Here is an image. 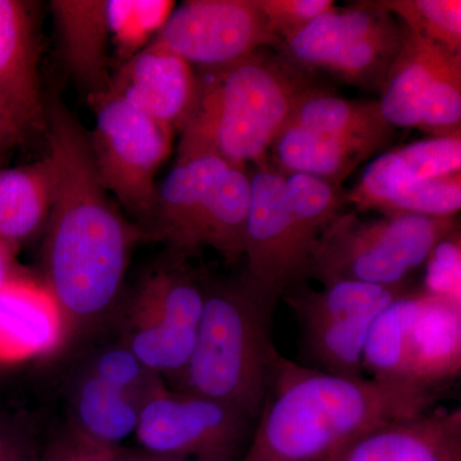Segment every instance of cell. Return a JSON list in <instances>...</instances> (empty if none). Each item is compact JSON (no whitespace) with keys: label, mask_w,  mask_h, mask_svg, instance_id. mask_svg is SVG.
I'll return each instance as SVG.
<instances>
[{"label":"cell","mask_w":461,"mask_h":461,"mask_svg":"<svg viewBox=\"0 0 461 461\" xmlns=\"http://www.w3.org/2000/svg\"><path fill=\"white\" fill-rule=\"evenodd\" d=\"M153 41L200 69L232 65L263 47H281L254 0H187L176 5Z\"/></svg>","instance_id":"10"},{"label":"cell","mask_w":461,"mask_h":461,"mask_svg":"<svg viewBox=\"0 0 461 461\" xmlns=\"http://www.w3.org/2000/svg\"><path fill=\"white\" fill-rule=\"evenodd\" d=\"M32 129L20 109L0 93V165L12 150L25 141Z\"/></svg>","instance_id":"34"},{"label":"cell","mask_w":461,"mask_h":461,"mask_svg":"<svg viewBox=\"0 0 461 461\" xmlns=\"http://www.w3.org/2000/svg\"><path fill=\"white\" fill-rule=\"evenodd\" d=\"M378 5L402 21V26L461 54L460 0H378Z\"/></svg>","instance_id":"29"},{"label":"cell","mask_w":461,"mask_h":461,"mask_svg":"<svg viewBox=\"0 0 461 461\" xmlns=\"http://www.w3.org/2000/svg\"><path fill=\"white\" fill-rule=\"evenodd\" d=\"M17 253V248L0 240V290L27 275L25 269L18 264Z\"/></svg>","instance_id":"36"},{"label":"cell","mask_w":461,"mask_h":461,"mask_svg":"<svg viewBox=\"0 0 461 461\" xmlns=\"http://www.w3.org/2000/svg\"><path fill=\"white\" fill-rule=\"evenodd\" d=\"M461 373V304L421 291L409 335L406 381L445 386Z\"/></svg>","instance_id":"19"},{"label":"cell","mask_w":461,"mask_h":461,"mask_svg":"<svg viewBox=\"0 0 461 461\" xmlns=\"http://www.w3.org/2000/svg\"><path fill=\"white\" fill-rule=\"evenodd\" d=\"M87 371L144 402L163 384L160 375L145 366L126 345L113 346L96 355Z\"/></svg>","instance_id":"31"},{"label":"cell","mask_w":461,"mask_h":461,"mask_svg":"<svg viewBox=\"0 0 461 461\" xmlns=\"http://www.w3.org/2000/svg\"><path fill=\"white\" fill-rule=\"evenodd\" d=\"M204 309L177 391L206 397L256 426L282 355L272 339L275 306L240 278L203 280Z\"/></svg>","instance_id":"4"},{"label":"cell","mask_w":461,"mask_h":461,"mask_svg":"<svg viewBox=\"0 0 461 461\" xmlns=\"http://www.w3.org/2000/svg\"><path fill=\"white\" fill-rule=\"evenodd\" d=\"M411 291L409 285L336 281L321 290L302 285L282 299L295 313L306 351L321 372L362 378L364 345L373 321L393 300Z\"/></svg>","instance_id":"6"},{"label":"cell","mask_w":461,"mask_h":461,"mask_svg":"<svg viewBox=\"0 0 461 461\" xmlns=\"http://www.w3.org/2000/svg\"><path fill=\"white\" fill-rule=\"evenodd\" d=\"M175 7L171 0H107L111 44L121 62L153 42Z\"/></svg>","instance_id":"28"},{"label":"cell","mask_w":461,"mask_h":461,"mask_svg":"<svg viewBox=\"0 0 461 461\" xmlns=\"http://www.w3.org/2000/svg\"><path fill=\"white\" fill-rule=\"evenodd\" d=\"M245 258L241 276L268 304L311 280L312 254L318 240L291 211L285 175L267 158L250 172Z\"/></svg>","instance_id":"8"},{"label":"cell","mask_w":461,"mask_h":461,"mask_svg":"<svg viewBox=\"0 0 461 461\" xmlns=\"http://www.w3.org/2000/svg\"><path fill=\"white\" fill-rule=\"evenodd\" d=\"M459 230L455 217L397 214L362 220L341 213L324 230L312 254L311 280L379 286L409 285L441 240Z\"/></svg>","instance_id":"5"},{"label":"cell","mask_w":461,"mask_h":461,"mask_svg":"<svg viewBox=\"0 0 461 461\" xmlns=\"http://www.w3.org/2000/svg\"><path fill=\"white\" fill-rule=\"evenodd\" d=\"M421 291L397 297L375 317L363 351L364 371L373 378L406 381L409 335Z\"/></svg>","instance_id":"26"},{"label":"cell","mask_w":461,"mask_h":461,"mask_svg":"<svg viewBox=\"0 0 461 461\" xmlns=\"http://www.w3.org/2000/svg\"><path fill=\"white\" fill-rule=\"evenodd\" d=\"M455 56L459 54L402 26V48L378 100L384 120L393 129H420L424 108L435 93L439 76Z\"/></svg>","instance_id":"17"},{"label":"cell","mask_w":461,"mask_h":461,"mask_svg":"<svg viewBox=\"0 0 461 461\" xmlns=\"http://www.w3.org/2000/svg\"><path fill=\"white\" fill-rule=\"evenodd\" d=\"M438 397L411 382L341 377L282 357L239 461H324L360 433L430 411Z\"/></svg>","instance_id":"2"},{"label":"cell","mask_w":461,"mask_h":461,"mask_svg":"<svg viewBox=\"0 0 461 461\" xmlns=\"http://www.w3.org/2000/svg\"><path fill=\"white\" fill-rule=\"evenodd\" d=\"M250 196L248 167H227L212 187L196 221L191 253L209 247L230 263L244 258Z\"/></svg>","instance_id":"22"},{"label":"cell","mask_w":461,"mask_h":461,"mask_svg":"<svg viewBox=\"0 0 461 461\" xmlns=\"http://www.w3.org/2000/svg\"><path fill=\"white\" fill-rule=\"evenodd\" d=\"M45 129L57 182L42 245V284L62 309L71 335L104 317L117 302L142 232L100 181L89 133L75 115L51 102Z\"/></svg>","instance_id":"1"},{"label":"cell","mask_w":461,"mask_h":461,"mask_svg":"<svg viewBox=\"0 0 461 461\" xmlns=\"http://www.w3.org/2000/svg\"><path fill=\"white\" fill-rule=\"evenodd\" d=\"M117 450L115 446L98 444L83 437L80 446L63 461H115Z\"/></svg>","instance_id":"35"},{"label":"cell","mask_w":461,"mask_h":461,"mask_svg":"<svg viewBox=\"0 0 461 461\" xmlns=\"http://www.w3.org/2000/svg\"><path fill=\"white\" fill-rule=\"evenodd\" d=\"M115 461H230V460H211V459H189V457L168 456L149 453V451H122L117 450Z\"/></svg>","instance_id":"38"},{"label":"cell","mask_w":461,"mask_h":461,"mask_svg":"<svg viewBox=\"0 0 461 461\" xmlns=\"http://www.w3.org/2000/svg\"><path fill=\"white\" fill-rule=\"evenodd\" d=\"M50 7L67 68L89 96L107 90L112 80L107 0H54Z\"/></svg>","instance_id":"20"},{"label":"cell","mask_w":461,"mask_h":461,"mask_svg":"<svg viewBox=\"0 0 461 461\" xmlns=\"http://www.w3.org/2000/svg\"><path fill=\"white\" fill-rule=\"evenodd\" d=\"M68 335V324L56 299L29 273L0 290L2 366L47 357Z\"/></svg>","instance_id":"14"},{"label":"cell","mask_w":461,"mask_h":461,"mask_svg":"<svg viewBox=\"0 0 461 461\" xmlns=\"http://www.w3.org/2000/svg\"><path fill=\"white\" fill-rule=\"evenodd\" d=\"M56 182L50 154L30 165L0 168V240L20 250L45 230Z\"/></svg>","instance_id":"21"},{"label":"cell","mask_w":461,"mask_h":461,"mask_svg":"<svg viewBox=\"0 0 461 461\" xmlns=\"http://www.w3.org/2000/svg\"><path fill=\"white\" fill-rule=\"evenodd\" d=\"M402 41V26L384 14L377 23L355 35L326 71L362 89L382 91Z\"/></svg>","instance_id":"25"},{"label":"cell","mask_w":461,"mask_h":461,"mask_svg":"<svg viewBox=\"0 0 461 461\" xmlns=\"http://www.w3.org/2000/svg\"><path fill=\"white\" fill-rule=\"evenodd\" d=\"M253 429L229 406L163 384L142 405L135 435L149 453L239 461Z\"/></svg>","instance_id":"9"},{"label":"cell","mask_w":461,"mask_h":461,"mask_svg":"<svg viewBox=\"0 0 461 461\" xmlns=\"http://www.w3.org/2000/svg\"><path fill=\"white\" fill-rule=\"evenodd\" d=\"M230 163L222 157L193 145H178L171 172L157 187L151 211L158 236L180 253H191L194 229L212 187Z\"/></svg>","instance_id":"15"},{"label":"cell","mask_w":461,"mask_h":461,"mask_svg":"<svg viewBox=\"0 0 461 461\" xmlns=\"http://www.w3.org/2000/svg\"><path fill=\"white\" fill-rule=\"evenodd\" d=\"M89 98L96 115L90 148L100 181L124 208L150 217L156 176L171 154L175 131L132 107L111 87Z\"/></svg>","instance_id":"7"},{"label":"cell","mask_w":461,"mask_h":461,"mask_svg":"<svg viewBox=\"0 0 461 461\" xmlns=\"http://www.w3.org/2000/svg\"><path fill=\"white\" fill-rule=\"evenodd\" d=\"M200 71L198 95L180 144L208 149L230 165L266 160L300 100L317 87L309 72L284 54L260 50Z\"/></svg>","instance_id":"3"},{"label":"cell","mask_w":461,"mask_h":461,"mask_svg":"<svg viewBox=\"0 0 461 461\" xmlns=\"http://www.w3.org/2000/svg\"><path fill=\"white\" fill-rule=\"evenodd\" d=\"M286 124L348 136L395 133L382 117L378 102L341 98L320 86L300 100Z\"/></svg>","instance_id":"27"},{"label":"cell","mask_w":461,"mask_h":461,"mask_svg":"<svg viewBox=\"0 0 461 461\" xmlns=\"http://www.w3.org/2000/svg\"><path fill=\"white\" fill-rule=\"evenodd\" d=\"M393 135H338L286 124L269 153L273 154L276 168L286 175L313 176L341 186L357 167L386 148Z\"/></svg>","instance_id":"16"},{"label":"cell","mask_w":461,"mask_h":461,"mask_svg":"<svg viewBox=\"0 0 461 461\" xmlns=\"http://www.w3.org/2000/svg\"><path fill=\"white\" fill-rule=\"evenodd\" d=\"M271 32L282 42L302 32L312 21L335 5L332 0H254Z\"/></svg>","instance_id":"33"},{"label":"cell","mask_w":461,"mask_h":461,"mask_svg":"<svg viewBox=\"0 0 461 461\" xmlns=\"http://www.w3.org/2000/svg\"><path fill=\"white\" fill-rule=\"evenodd\" d=\"M384 14L377 2H359L346 8L333 5L290 41L282 42L281 54L305 71H326L357 33L377 23Z\"/></svg>","instance_id":"23"},{"label":"cell","mask_w":461,"mask_h":461,"mask_svg":"<svg viewBox=\"0 0 461 461\" xmlns=\"http://www.w3.org/2000/svg\"><path fill=\"white\" fill-rule=\"evenodd\" d=\"M460 133L411 142L393 151L406 172L417 180L450 177L461 173Z\"/></svg>","instance_id":"30"},{"label":"cell","mask_w":461,"mask_h":461,"mask_svg":"<svg viewBox=\"0 0 461 461\" xmlns=\"http://www.w3.org/2000/svg\"><path fill=\"white\" fill-rule=\"evenodd\" d=\"M109 87L175 131L182 130L195 105L198 75L186 60L153 41L122 63Z\"/></svg>","instance_id":"11"},{"label":"cell","mask_w":461,"mask_h":461,"mask_svg":"<svg viewBox=\"0 0 461 461\" xmlns=\"http://www.w3.org/2000/svg\"><path fill=\"white\" fill-rule=\"evenodd\" d=\"M144 402L89 371L75 390V418L81 435L98 444L115 446L138 429Z\"/></svg>","instance_id":"24"},{"label":"cell","mask_w":461,"mask_h":461,"mask_svg":"<svg viewBox=\"0 0 461 461\" xmlns=\"http://www.w3.org/2000/svg\"><path fill=\"white\" fill-rule=\"evenodd\" d=\"M0 461H30L29 453L21 439L0 427Z\"/></svg>","instance_id":"37"},{"label":"cell","mask_w":461,"mask_h":461,"mask_svg":"<svg viewBox=\"0 0 461 461\" xmlns=\"http://www.w3.org/2000/svg\"><path fill=\"white\" fill-rule=\"evenodd\" d=\"M32 3L0 0V93L32 129L47 126L39 80V44Z\"/></svg>","instance_id":"18"},{"label":"cell","mask_w":461,"mask_h":461,"mask_svg":"<svg viewBox=\"0 0 461 461\" xmlns=\"http://www.w3.org/2000/svg\"><path fill=\"white\" fill-rule=\"evenodd\" d=\"M345 199L360 212L451 218L461 208V173L439 180H417L390 150L366 166L362 178L345 194Z\"/></svg>","instance_id":"13"},{"label":"cell","mask_w":461,"mask_h":461,"mask_svg":"<svg viewBox=\"0 0 461 461\" xmlns=\"http://www.w3.org/2000/svg\"><path fill=\"white\" fill-rule=\"evenodd\" d=\"M460 230H456L437 244L427 259L424 291L461 304Z\"/></svg>","instance_id":"32"},{"label":"cell","mask_w":461,"mask_h":461,"mask_svg":"<svg viewBox=\"0 0 461 461\" xmlns=\"http://www.w3.org/2000/svg\"><path fill=\"white\" fill-rule=\"evenodd\" d=\"M324 461H461V409H430L381 424Z\"/></svg>","instance_id":"12"}]
</instances>
